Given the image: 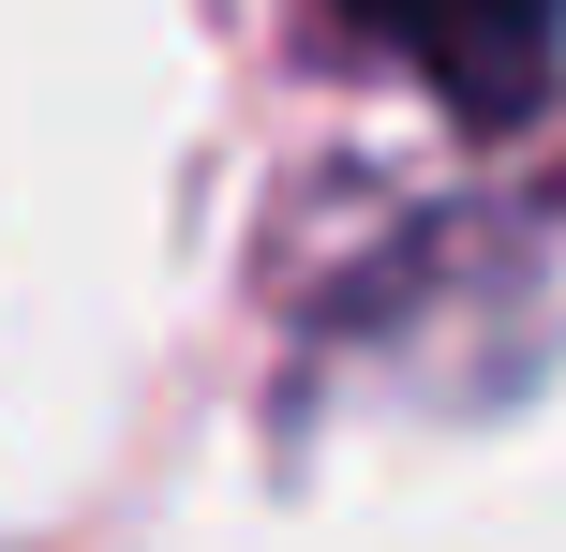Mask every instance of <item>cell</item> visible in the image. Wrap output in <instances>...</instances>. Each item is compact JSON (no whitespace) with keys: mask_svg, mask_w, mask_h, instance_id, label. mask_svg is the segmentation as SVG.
<instances>
[{"mask_svg":"<svg viewBox=\"0 0 566 552\" xmlns=\"http://www.w3.org/2000/svg\"><path fill=\"white\" fill-rule=\"evenodd\" d=\"M358 45H388L402 75L432 90L448 119L507 135L522 105L552 90V45H566V0H328Z\"/></svg>","mask_w":566,"mask_h":552,"instance_id":"1","label":"cell"}]
</instances>
